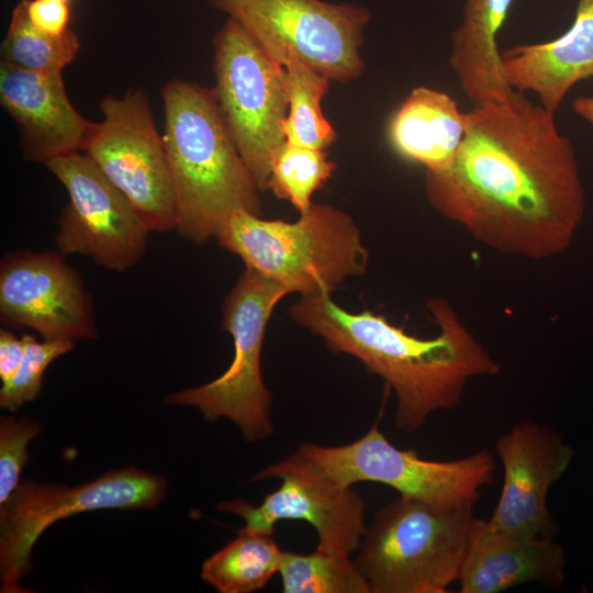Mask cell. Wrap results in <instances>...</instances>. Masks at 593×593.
<instances>
[{
    "label": "cell",
    "instance_id": "277c9868",
    "mask_svg": "<svg viewBox=\"0 0 593 593\" xmlns=\"http://www.w3.org/2000/svg\"><path fill=\"white\" fill-rule=\"evenodd\" d=\"M215 238L247 268L302 296L332 294L349 277L365 273L369 259L357 224L328 204L313 203L295 222L238 210Z\"/></svg>",
    "mask_w": 593,
    "mask_h": 593
},
{
    "label": "cell",
    "instance_id": "7c38bea8",
    "mask_svg": "<svg viewBox=\"0 0 593 593\" xmlns=\"http://www.w3.org/2000/svg\"><path fill=\"white\" fill-rule=\"evenodd\" d=\"M69 201L57 220L56 247L79 254L109 270L126 271L144 256L150 233L127 199L83 153L45 164Z\"/></svg>",
    "mask_w": 593,
    "mask_h": 593
},
{
    "label": "cell",
    "instance_id": "7a4b0ae2",
    "mask_svg": "<svg viewBox=\"0 0 593 593\" xmlns=\"http://www.w3.org/2000/svg\"><path fill=\"white\" fill-rule=\"evenodd\" d=\"M426 309L438 327L432 338L409 334L371 311H346L331 294L304 295L289 313L333 353L351 355L379 376L396 398L395 427L413 433L433 413L455 409L471 379L501 370L447 300L430 298Z\"/></svg>",
    "mask_w": 593,
    "mask_h": 593
},
{
    "label": "cell",
    "instance_id": "4dcf8cb0",
    "mask_svg": "<svg viewBox=\"0 0 593 593\" xmlns=\"http://www.w3.org/2000/svg\"><path fill=\"white\" fill-rule=\"evenodd\" d=\"M58 1H63V2H69L70 0H58Z\"/></svg>",
    "mask_w": 593,
    "mask_h": 593
},
{
    "label": "cell",
    "instance_id": "f546056e",
    "mask_svg": "<svg viewBox=\"0 0 593 593\" xmlns=\"http://www.w3.org/2000/svg\"><path fill=\"white\" fill-rule=\"evenodd\" d=\"M572 111L593 126V96L577 98Z\"/></svg>",
    "mask_w": 593,
    "mask_h": 593
},
{
    "label": "cell",
    "instance_id": "83f0119b",
    "mask_svg": "<svg viewBox=\"0 0 593 593\" xmlns=\"http://www.w3.org/2000/svg\"><path fill=\"white\" fill-rule=\"evenodd\" d=\"M27 15L38 30L60 35L68 30L70 9L68 2L58 0H27Z\"/></svg>",
    "mask_w": 593,
    "mask_h": 593
},
{
    "label": "cell",
    "instance_id": "6da1fadb",
    "mask_svg": "<svg viewBox=\"0 0 593 593\" xmlns=\"http://www.w3.org/2000/svg\"><path fill=\"white\" fill-rule=\"evenodd\" d=\"M467 118L451 165L426 171L430 205L500 254L538 260L562 254L584 217L585 193L555 113L521 92L475 105Z\"/></svg>",
    "mask_w": 593,
    "mask_h": 593
},
{
    "label": "cell",
    "instance_id": "e0dca14e",
    "mask_svg": "<svg viewBox=\"0 0 593 593\" xmlns=\"http://www.w3.org/2000/svg\"><path fill=\"white\" fill-rule=\"evenodd\" d=\"M501 55L508 83L534 92L539 104L555 113L574 85L593 77V0H578L573 23L559 37L517 45Z\"/></svg>",
    "mask_w": 593,
    "mask_h": 593
},
{
    "label": "cell",
    "instance_id": "9a60e30c",
    "mask_svg": "<svg viewBox=\"0 0 593 593\" xmlns=\"http://www.w3.org/2000/svg\"><path fill=\"white\" fill-rule=\"evenodd\" d=\"M495 449L504 479L486 527L513 538L555 537L557 525L547 496L568 469L572 448L549 426L523 422L502 435Z\"/></svg>",
    "mask_w": 593,
    "mask_h": 593
},
{
    "label": "cell",
    "instance_id": "30bf717a",
    "mask_svg": "<svg viewBox=\"0 0 593 593\" xmlns=\"http://www.w3.org/2000/svg\"><path fill=\"white\" fill-rule=\"evenodd\" d=\"M167 480L135 467L110 470L76 486L27 480L0 503L2 593L29 592L19 580L32 570L35 541L55 522L96 510H150L167 493Z\"/></svg>",
    "mask_w": 593,
    "mask_h": 593
},
{
    "label": "cell",
    "instance_id": "d6986e66",
    "mask_svg": "<svg viewBox=\"0 0 593 593\" xmlns=\"http://www.w3.org/2000/svg\"><path fill=\"white\" fill-rule=\"evenodd\" d=\"M512 2L465 0L460 24L451 34L449 64L473 107L510 102L521 93L505 77L496 43Z\"/></svg>",
    "mask_w": 593,
    "mask_h": 593
},
{
    "label": "cell",
    "instance_id": "5bb4252c",
    "mask_svg": "<svg viewBox=\"0 0 593 593\" xmlns=\"http://www.w3.org/2000/svg\"><path fill=\"white\" fill-rule=\"evenodd\" d=\"M59 251L15 250L0 262V321L43 339L97 337L91 296Z\"/></svg>",
    "mask_w": 593,
    "mask_h": 593
},
{
    "label": "cell",
    "instance_id": "9c48e42d",
    "mask_svg": "<svg viewBox=\"0 0 593 593\" xmlns=\"http://www.w3.org/2000/svg\"><path fill=\"white\" fill-rule=\"evenodd\" d=\"M214 97L227 130L260 191L286 143L288 98L284 68L234 19L213 38Z\"/></svg>",
    "mask_w": 593,
    "mask_h": 593
},
{
    "label": "cell",
    "instance_id": "ba28073f",
    "mask_svg": "<svg viewBox=\"0 0 593 593\" xmlns=\"http://www.w3.org/2000/svg\"><path fill=\"white\" fill-rule=\"evenodd\" d=\"M210 1L282 67L298 60L340 82L363 71L360 47L371 13L362 5L324 0Z\"/></svg>",
    "mask_w": 593,
    "mask_h": 593
},
{
    "label": "cell",
    "instance_id": "8fae6325",
    "mask_svg": "<svg viewBox=\"0 0 593 593\" xmlns=\"http://www.w3.org/2000/svg\"><path fill=\"white\" fill-rule=\"evenodd\" d=\"M83 153L127 199L149 232L176 226V205L163 135L156 128L147 93L130 89L99 102Z\"/></svg>",
    "mask_w": 593,
    "mask_h": 593
},
{
    "label": "cell",
    "instance_id": "d4e9b609",
    "mask_svg": "<svg viewBox=\"0 0 593 593\" xmlns=\"http://www.w3.org/2000/svg\"><path fill=\"white\" fill-rule=\"evenodd\" d=\"M334 168L324 149L286 142L273 159L267 190L289 201L301 214L313 204L312 194L332 177Z\"/></svg>",
    "mask_w": 593,
    "mask_h": 593
},
{
    "label": "cell",
    "instance_id": "4316f807",
    "mask_svg": "<svg viewBox=\"0 0 593 593\" xmlns=\"http://www.w3.org/2000/svg\"><path fill=\"white\" fill-rule=\"evenodd\" d=\"M42 424L24 416H4L0 421V503L19 485L21 472L30 459L27 444L42 433Z\"/></svg>",
    "mask_w": 593,
    "mask_h": 593
},
{
    "label": "cell",
    "instance_id": "484cf974",
    "mask_svg": "<svg viewBox=\"0 0 593 593\" xmlns=\"http://www.w3.org/2000/svg\"><path fill=\"white\" fill-rule=\"evenodd\" d=\"M74 342L67 339H43L38 342L29 334L24 358L14 377L0 389V406L15 412L34 401L43 385V374L58 357L71 351Z\"/></svg>",
    "mask_w": 593,
    "mask_h": 593
},
{
    "label": "cell",
    "instance_id": "4fadbf2b",
    "mask_svg": "<svg viewBox=\"0 0 593 593\" xmlns=\"http://www.w3.org/2000/svg\"><path fill=\"white\" fill-rule=\"evenodd\" d=\"M269 478L280 479L281 484L259 506L236 499L221 502L217 510L240 516L244 529L265 534H273L279 521H305L316 530L317 550L349 556L358 549L366 530V503L353 486L331 484L291 456L265 467L250 480Z\"/></svg>",
    "mask_w": 593,
    "mask_h": 593
},
{
    "label": "cell",
    "instance_id": "2e32d148",
    "mask_svg": "<svg viewBox=\"0 0 593 593\" xmlns=\"http://www.w3.org/2000/svg\"><path fill=\"white\" fill-rule=\"evenodd\" d=\"M0 103L15 122L24 159L46 164L82 152L94 124L71 104L61 72L0 63Z\"/></svg>",
    "mask_w": 593,
    "mask_h": 593
},
{
    "label": "cell",
    "instance_id": "44dd1931",
    "mask_svg": "<svg viewBox=\"0 0 593 593\" xmlns=\"http://www.w3.org/2000/svg\"><path fill=\"white\" fill-rule=\"evenodd\" d=\"M272 536L239 529L203 562L202 580L221 593H250L264 588L279 572L283 553Z\"/></svg>",
    "mask_w": 593,
    "mask_h": 593
},
{
    "label": "cell",
    "instance_id": "7402d4cb",
    "mask_svg": "<svg viewBox=\"0 0 593 593\" xmlns=\"http://www.w3.org/2000/svg\"><path fill=\"white\" fill-rule=\"evenodd\" d=\"M283 68L288 98L286 142L325 149L336 139L321 107L332 80L298 60H290Z\"/></svg>",
    "mask_w": 593,
    "mask_h": 593
},
{
    "label": "cell",
    "instance_id": "ffe728a7",
    "mask_svg": "<svg viewBox=\"0 0 593 593\" xmlns=\"http://www.w3.org/2000/svg\"><path fill=\"white\" fill-rule=\"evenodd\" d=\"M467 124V112L448 93L416 87L391 116L388 138L401 157L440 171L454 161Z\"/></svg>",
    "mask_w": 593,
    "mask_h": 593
},
{
    "label": "cell",
    "instance_id": "52a82bcc",
    "mask_svg": "<svg viewBox=\"0 0 593 593\" xmlns=\"http://www.w3.org/2000/svg\"><path fill=\"white\" fill-rule=\"evenodd\" d=\"M287 294L284 287L246 267L222 306V326L234 343L231 365L205 384L167 394L165 404L197 407L210 422L226 417L247 441L270 437L271 392L262 379L261 353L271 313Z\"/></svg>",
    "mask_w": 593,
    "mask_h": 593
},
{
    "label": "cell",
    "instance_id": "603a6c76",
    "mask_svg": "<svg viewBox=\"0 0 593 593\" xmlns=\"http://www.w3.org/2000/svg\"><path fill=\"white\" fill-rule=\"evenodd\" d=\"M79 49L80 41L72 30L52 35L35 27L27 15V0H20L12 10L0 46L1 61L38 72H61Z\"/></svg>",
    "mask_w": 593,
    "mask_h": 593
},
{
    "label": "cell",
    "instance_id": "8992f818",
    "mask_svg": "<svg viewBox=\"0 0 593 593\" xmlns=\"http://www.w3.org/2000/svg\"><path fill=\"white\" fill-rule=\"evenodd\" d=\"M291 457L336 486L381 483L402 496L439 507L475 504L481 490L493 482L495 470L486 449L454 460H429L391 444L377 424L349 444L305 443Z\"/></svg>",
    "mask_w": 593,
    "mask_h": 593
},
{
    "label": "cell",
    "instance_id": "5b68a950",
    "mask_svg": "<svg viewBox=\"0 0 593 593\" xmlns=\"http://www.w3.org/2000/svg\"><path fill=\"white\" fill-rule=\"evenodd\" d=\"M478 522L473 503L439 507L400 495L366 527L354 562L371 593H446Z\"/></svg>",
    "mask_w": 593,
    "mask_h": 593
},
{
    "label": "cell",
    "instance_id": "cb8c5ba5",
    "mask_svg": "<svg viewBox=\"0 0 593 593\" xmlns=\"http://www.w3.org/2000/svg\"><path fill=\"white\" fill-rule=\"evenodd\" d=\"M279 573L284 593H371L363 574L345 555L283 551Z\"/></svg>",
    "mask_w": 593,
    "mask_h": 593
},
{
    "label": "cell",
    "instance_id": "f1b7e54d",
    "mask_svg": "<svg viewBox=\"0 0 593 593\" xmlns=\"http://www.w3.org/2000/svg\"><path fill=\"white\" fill-rule=\"evenodd\" d=\"M29 334L16 337L7 328L0 329V379L11 380L20 368L25 355Z\"/></svg>",
    "mask_w": 593,
    "mask_h": 593
},
{
    "label": "cell",
    "instance_id": "3957f363",
    "mask_svg": "<svg viewBox=\"0 0 593 593\" xmlns=\"http://www.w3.org/2000/svg\"><path fill=\"white\" fill-rule=\"evenodd\" d=\"M160 96L177 233L204 244L236 211L260 215L259 189L227 130L213 90L175 78L165 82Z\"/></svg>",
    "mask_w": 593,
    "mask_h": 593
},
{
    "label": "cell",
    "instance_id": "ac0fdd59",
    "mask_svg": "<svg viewBox=\"0 0 593 593\" xmlns=\"http://www.w3.org/2000/svg\"><path fill=\"white\" fill-rule=\"evenodd\" d=\"M564 578V550L553 537H506L479 518L458 582L460 593H501L528 582L558 589Z\"/></svg>",
    "mask_w": 593,
    "mask_h": 593
}]
</instances>
